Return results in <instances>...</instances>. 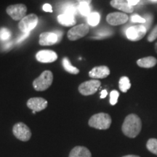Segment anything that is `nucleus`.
Instances as JSON below:
<instances>
[{
  "label": "nucleus",
  "mask_w": 157,
  "mask_h": 157,
  "mask_svg": "<svg viewBox=\"0 0 157 157\" xmlns=\"http://www.w3.org/2000/svg\"><path fill=\"white\" fill-rule=\"evenodd\" d=\"M142 129V121L140 117L134 113L129 114L125 118L121 127V130L124 135L130 138L137 137Z\"/></svg>",
  "instance_id": "nucleus-1"
},
{
  "label": "nucleus",
  "mask_w": 157,
  "mask_h": 157,
  "mask_svg": "<svg viewBox=\"0 0 157 157\" xmlns=\"http://www.w3.org/2000/svg\"><path fill=\"white\" fill-rule=\"evenodd\" d=\"M111 117L106 113H98L90 117L88 121L90 127L98 129H108L111 124Z\"/></svg>",
  "instance_id": "nucleus-2"
},
{
  "label": "nucleus",
  "mask_w": 157,
  "mask_h": 157,
  "mask_svg": "<svg viewBox=\"0 0 157 157\" xmlns=\"http://www.w3.org/2000/svg\"><path fill=\"white\" fill-rule=\"evenodd\" d=\"M53 82V74L50 71H44L41 75L33 82V87L36 91H44L52 85Z\"/></svg>",
  "instance_id": "nucleus-3"
},
{
  "label": "nucleus",
  "mask_w": 157,
  "mask_h": 157,
  "mask_svg": "<svg viewBox=\"0 0 157 157\" xmlns=\"http://www.w3.org/2000/svg\"><path fill=\"white\" fill-rule=\"evenodd\" d=\"M13 133L14 136L23 142H27L31 139V131L29 127L23 122H17L13 127Z\"/></svg>",
  "instance_id": "nucleus-4"
},
{
  "label": "nucleus",
  "mask_w": 157,
  "mask_h": 157,
  "mask_svg": "<svg viewBox=\"0 0 157 157\" xmlns=\"http://www.w3.org/2000/svg\"><path fill=\"white\" fill-rule=\"evenodd\" d=\"M6 12L14 21H21L26 15L27 7L24 4L11 5L7 7Z\"/></svg>",
  "instance_id": "nucleus-5"
},
{
  "label": "nucleus",
  "mask_w": 157,
  "mask_h": 157,
  "mask_svg": "<svg viewBox=\"0 0 157 157\" xmlns=\"http://www.w3.org/2000/svg\"><path fill=\"white\" fill-rule=\"evenodd\" d=\"M38 16L36 14L33 13V14L25 15L21 21H20L18 23L19 29L23 33L30 32L36 26V25L38 24Z\"/></svg>",
  "instance_id": "nucleus-6"
},
{
  "label": "nucleus",
  "mask_w": 157,
  "mask_h": 157,
  "mask_svg": "<svg viewBox=\"0 0 157 157\" xmlns=\"http://www.w3.org/2000/svg\"><path fill=\"white\" fill-rule=\"evenodd\" d=\"M101 82L98 79H92L83 82L78 86V92L82 95L88 96L95 94L101 87Z\"/></svg>",
  "instance_id": "nucleus-7"
},
{
  "label": "nucleus",
  "mask_w": 157,
  "mask_h": 157,
  "mask_svg": "<svg viewBox=\"0 0 157 157\" xmlns=\"http://www.w3.org/2000/svg\"><path fill=\"white\" fill-rule=\"evenodd\" d=\"M147 29L145 25H137L130 26L127 29L126 31V36L129 40L132 42H137L140 40L146 34Z\"/></svg>",
  "instance_id": "nucleus-8"
},
{
  "label": "nucleus",
  "mask_w": 157,
  "mask_h": 157,
  "mask_svg": "<svg viewBox=\"0 0 157 157\" xmlns=\"http://www.w3.org/2000/svg\"><path fill=\"white\" fill-rule=\"evenodd\" d=\"M90 31V28L87 25L82 23L72 27L68 31L67 36L70 41H76L78 39L85 36Z\"/></svg>",
  "instance_id": "nucleus-9"
},
{
  "label": "nucleus",
  "mask_w": 157,
  "mask_h": 157,
  "mask_svg": "<svg viewBox=\"0 0 157 157\" xmlns=\"http://www.w3.org/2000/svg\"><path fill=\"white\" fill-rule=\"evenodd\" d=\"M26 105L29 109L32 110V111L39 112L48 107V102L43 98H31L27 101Z\"/></svg>",
  "instance_id": "nucleus-10"
},
{
  "label": "nucleus",
  "mask_w": 157,
  "mask_h": 157,
  "mask_svg": "<svg viewBox=\"0 0 157 157\" xmlns=\"http://www.w3.org/2000/svg\"><path fill=\"white\" fill-rule=\"evenodd\" d=\"M37 61L42 63H53L58 59V55L54 51L50 50H42L39 51L36 55Z\"/></svg>",
  "instance_id": "nucleus-11"
},
{
  "label": "nucleus",
  "mask_w": 157,
  "mask_h": 157,
  "mask_svg": "<svg viewBox=\"0 0 157 157\" xmlns=\"http://www.w3.org/2000/svg\"><path fill=\"white\" fill-rule=\"evenodd\" d=\"M60 42L57 32H43L39 35V44L42 46H50Z\"/></svg>",
  "instance_id": "nucleus-12"
},
{
  "label": "nucleus",
  "mask_w": 157,
  "mask_h": 157,
  "mask_svg": "<svg viewBox=\"0 0 157 157\" xmlns=\"http://www.w3.org/2000/svg\"><path fill=\"white\" fill-rule=\"evenodd\" d=\"M128 15L122 13H111L106 17V21L111 25H122L128 21Z\"/></svg>",
  "instance_id": "nucleus-13"
},
{
  "label": "nucleus",
  "mask_w": 157,
  "mask_h": 157,
  "mask_svg": "<svg viewBox=\"0 0 157 157\" xmlns=\"http://www.w3.org/2000/svg\"><path fill=\"white\" fill-rule=\"evenodd\" d=\"M110 74V69L105 66H100L94 67L89 72V76L92 78H104L109 76Z\"/></svg>",
  "instance_id": "nucleus-14"
},
{
  "label": "nucleus",
  "mask_w": 157,
  "mask_h": 157,
  "mask_svg": "<svg viewBox=\"0 0 157 157\" xmlns=\"http://www.w3.org/2000/svg\"><path fill=\"white\" fill-rule=\"evenodd\" d=\"M110 4L113 8L119 10L126 13H132L134 11V7L129 5L125 0H111Z\"/></svg>",
  "instance_id": "nucleus-15"
},
{
  "label": "nucleus",
  "mask_w": 157,
  "mask_h": 157,
  "mask_svg": "<svg viewBox=\"0 0 157 157\" xmlns=\"http://www.w3.org/2000/svg\"><path fill=\"white\" fill-rule=\"evenodd\" d=\"M68 157H92V154L86 147L78 146L71 149Z\"/></svg>",
  "instance_id": "nucleus-16"
},
{
  "label": "nucleus",
  "mask_w": 157,
  "mask_h": 157,
  "mask_svg": "<svg viewBox=\"0 0 157 157\" xmlns=\"http://www.w3.org/2000/svg\"><path fill=\"white\" fill-rule=\"evenodd\" d=\"M58 21L60 24L64 25V26H74L76 23L74 15L65 14V13L58 15Z\"/></svg>",
  "instance_id": "nucleus-17"
},
{
  "label": "nucleus",
  "mask_w": 157,
  "mask_h": 157,
  "mask_svg": "<svg viewBox=\"0 0 157 157\" xmlns=\"http://www.w3.org/2000/svg\"><path fill=\"white\" fill-rule=\"evenodd\" d=\"M157 63L156 58H155L153 56H148L137 60V64L141 68H150L155 66Z\"/></svg>",
  "instance_id": "nucleus-18"
},
{
  "label": "nucleus",
  "mask_w": 157,
  "mask_h": 157,
  "mask_svg": "<svg viewBox=\"0 0 157 157\" xmlns=\"http://www.w3.org/2000/svg\"><path fill=\"white\" fill-rule=\"evenodd\" d=\"M62 65L63 66L64 69L71 74H74V75H76V74H78L79 73V69L75 67V66H72L69 59H68L67 57H64V58H63Z\"/></svg>",
  "instance_id": "nucleus-19"
},
{
  "label": "nucleus",
  "mask_w": 157,
  "mask_h": 157,
  "mask_svg": "<svg viewBox=\"0 0 157 157\" xmlns=\"http://www.w3.org/2000/svg\"><path fill=\"white\" fill-rule=\"evenodd\" d=\"M119 89L122 93H127V90L131 87V83L129 78L127 76H122L119 82Z\"/></svg>",
  "instance_id": "nucleus-20"
},
{
  "label": "nucleus",
  "mask_w": 157,
  "mask_h": 157,
  "mask_svg": "<svg viewBox=\"0 0 157 157\" xmlns=\"http://www.w3.org/2000/svg\"><path fill=\"white\" fill-rule=\"evenodd\" d=\"M100 20H101L100 14L98 13H96V12L91 13L87 16V23L92 26H96V25H98Z\"/></svg>",
  "instance_id": "nucleus-21"
},
{
  "label": "nucleus",
  "mask_w": 157,
  "mask_h": 157,
  "mask_svg": "<svg viewBox=\"0 0 157 157\" xmlns=\"http://www.w3.org/2000/svg\"><path fill=\"white\" fill-rule=\"evenodd\" d=\"M146 147L149 151L157 155V139L151 138L147 142Z\"/></svg>",
  "instance_id": "nucleus-22"
},
{
  "label": "nucleus",
  "mask_w": 157,
  "mask_h": 157,
  "mask_svg": "<svg viewBox=\"0 0 157 157\" xmlns=\"http://www.w3.org/2000/svg\"><path fill=\"white\" fill-rule=\"evenodd\" d=\"M78 11L82 16H88L91 13L90 5L87 3H80L78 5Z\"/></svg>",
  "instance_id": "nucleus-23"
},
{
  "label": "nucleus",
  "mask_w": 157,
  "mask_h": 157,
  "mask_svg": "<svg viewBox=\"0 0 157 157\" xmlns=\"http://www.w3.org/2000/svg\"><path fill=\"white\" fill-rule=\"evenodd\" d=\"M11 36V32L8 29L2 28L0 29V40L6 41L8 40Z\"/></svg>",
  "instance_id": "nucleus-24"
},
{
  "label": "nucleus",
  "mask_w": 157,
  "mask_h": 157,
  "mask_svg": "<svg viewBox=\"0 0 157 157\" xmlns=\"http://www.w3.org/2000/svg\"><path fill=\"white\" fill-rule=\"evenodd\" d=\"M119 97V92L117 90H112L110 93V103L111 105H114L117 103L118 98Z\"/></svg>",
  "instance_id": "nucleus-25"
},
{
  "label": "nucleus",
  "mask_w": 157,
  "mask_h": 157,
  "mask_svg": "<svg viewBox=\"0 0 157 157\" xmlns=\"http://www.w3.org/2000/svg\"><path fill=\"white\" fill-rule=\"evenodd\" d=\"M64 13L65 14H68L71 15H75L76 13V9L75 6L72 5H66V7H64Z\"/></svg>",
  "instance_id": "nucleus-26"
},
{
  "label": "nucleus",
  "mask_w": 157,
  "mask_h": 157,
  "mask_svg": "<svg viewBox=\"0 0 157 157\" xmlns=\"http://www.w3.org/2000/svg\"><path fill=\"white\" fill-rule=\"evenodd\" d=\"M156 39H157V25L152 29V31H151L150 34H148L147 39H148V42H154V41L156 40Z\"/></svg>",
  "instance_id": "nucleus-27"
},
{
  "label": "nucleus",
  "mask_w": 157,
  "mask_h": 157,
  "mask_svg": "<svg viewBox=\"0 0 157 157\" xmlns=\"http://www.w3.org/2000/svg\"><path fill=\"white\" fill-rule=\"evenodd\" d=\"M131 21H132V22H134V23H145L146 22V19L143 18V17H142L139 16L138 15H132V16L131 17Z\"/></svg>",
  "instance_id": "nucleus-28"
},
{
  "label": "nucleus",
  "mask_w": 157,
  "mask_h": 157,
  "mask_svg": "<svg viewBox=\"0 0 157 157\" xmlns=\"http://www.w3.org/2000/svg\"><path fill=\"white\" fill-rule=\"evenodd\" d=\"M29 34H30V32H28V33H23L16 40V43L17 44H18V43H21L22 42L23 40H25V39L28 38V36H29Z\"/></svg>",
  "instance_id": "nucleus-29"
},
{
  "label": "nucleus",
  "mask_w": 157,
  "mask_h": 157,
  "mask_svg": "<svg viewBox=\"0 0 157 157\" xmlns=\"http://www.w3.org/2000/svg\"><path fill=\"white\" fill-rule=\"evenodd\" d=\"M43 10L48 13H52V7L50 4H44L43 5Z\"/></svg>",
  "instance_id": "nucleus-30"
},
{
  "label": "nucleus",
  "mask_w": 157,
  "mask_h": 157,
  "mask_svg": "<svg viewBox=\"0 0 157 157\" xmlns=\"http://www.w3.org/2000/svg\"><path fill=\"white\" fill-rule=\"evenodd\" d=\"M127 2H128V4L129 5H131V6H135V5H136L137 3L139 2H140V0H127Z\"/></svg>",
  "instance_id": "nucleus-31"
},
{
  "label": "nucleus",
  "mask_w": 157,
  "mask_h": 157,
  "mask_svg": "<svg viewBox=\"0 0 157 157\" xmlns=\"http://www.w3.org/2000/svg\"><path fill=\"white\" fill-rule=\"evenodd\" d=\"M107 95H108V93H107L106 90H102L101 93V99H103V98H105L107 96Z\"/></svg>",
  "instance_id": "nucleus-32"
},
{
  "label": "nucleus",
  "mask_w": 157,
  "mask_h": 157,
  "mask_svg": "<svg viewBox=\"0 0 157 157\" xmlns=\"http://www.w3.org/2000/svg\"><path fill=\"white\" fill-rule=\"evenodd\" d=\"M79 3H87V4H90L91 3L92 0H77Z\"/></svg>",
  "instance_id": "nucleus-33"
},
{
  "label": "nucleus",
  "mask_w": 157,
  "mask_h": 157,
  "mask_svg": "<svg viewBox=\"0 0 157 157\" xmlns=\"http://www.w3.org/2000/svg\"><path fill=\"white\" fill-rule=\"evenodd\" d=\"M12 46V42H8V43H7V44H6V45L5 46V50H8V49H10V47Z\"/></svg>",
  "instance_id": "nucleus-34"
},
{
  "label": "nucleus",
  "mask_w": 157,
  "mask_h": 157,
  "mask_svg": "<svg viewBox=\"0 0 157 157\" xmlns=\"http://www.w3.org/2000/svg\"><path fill=\"white\" fill-rule=\"evenodd\" d=\"M122 157H140V156H136V155H127V156H124Z\"/></svg>",
  "instance_id": "nucleus-35"
},
{
  "label": "nucleus",
  "mask_w": 157,
  "mask_h": 157,
  "mask_svg": "<svg viewBox=\"0 0 157 157\" xmlns=\"http://www.w3.org/2000/svg\"><path fill=\"white\" fill-rule=\"evenodd\" d=\"M155 50H156V52L157 53V42H156V44H155Z\"/></svg>",
  "instance_id": "nucleus-36"
},
{
  "label": "nucleus",
  "mask_w": 157,
  "mask_h": 157,
  "mask_svg": "<svg viewBox=\"0 0 157 157\" xmlns=\"http://www.w3.org/2000/svg\"><path fill=\"white\" fill-rule=\"evenodd\" d=\"M149 1L152 2H157V0H149Z\"/></svg>",
  "instance_id": "nucleus-37"
}]
</instances>
